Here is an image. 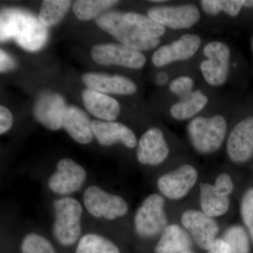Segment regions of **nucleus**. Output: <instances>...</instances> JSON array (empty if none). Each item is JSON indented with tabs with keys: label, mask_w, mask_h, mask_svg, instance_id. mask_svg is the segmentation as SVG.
Instances as JSON below:
<instances>
[{
	"label": "nucleus",
	"mask_w": 253,
	"mask_h": 253,
	"mask_svg": "<svg viewBox=\"0 0 253 253\" xmlns=\"http://www.w3.org/2000/svg\"><path fill=\"white\" fill-rule=\"evenodd\" d=\"M9 38L23 49L36 51L46 42L47 31L38 18L27 11L6 9L1 14V42Z\"/></svg>",
	"instance_id": "1"
},
{
	"label": "nucleus",
	"mask_w": 253,
	"mask_h": 253,
	"mask_svg": "<svg viewBox=\"0 0 253 253\" xmlns=\"http://www.w3.org/2000/svg\"><path fill=\"white\" fill-rule=\"evenodd\" d=\"M54 219L53 236L60 245L70 247L82 237L83 208L79 201L71 196H61L53 202Z\"/></svg>",
	"instance_id": "2"
},
{
	"label": "nucleus",
	"mask_w": 253,
	"mask_h": 253,
	"mask_svg": "<svg viewBox=\"0 0 253 253\" xmlns=\"http://www.w3.org/2000/svg\"><path fill=\"white\" fill-rule=\"evenodd\" d=\"M227 131V123L221 115L212 117L197 116L187 126L190 142L201 154H210L218 151L224 142Z\"/></svg>",
	"instance_id": "3"
},
{
	"label": "nucleus",
	"mask_w": 253,
	"mask_h": 253,
	"mask_svg": "<svg viewBox=\"0 0 253 253\" xmlns=\"http://www.w3.org/2000/svg\"><path fill=\"white\" fill-rule=\"evenodd\" d=\"M96 22L101 29L114 37L121 44L131 49L148 51L157 47L161 43L160 39L144 36L125 19L121 12L107 13L98 18Z\"/></svg>",
	"instance_id": "4"
},
{
	"label": "nucleus",
	"mask_w": 253,
	"mask_h": 253,
	"mask_svg": "<svg viewBox=\"0 0 253 253\" xmlns=\"http://www.w3.org/2000/svg\"><path fill=\"white\" fill-rule=\"evenodd\" d=\"M83 205L93 217L108 221L124 217L129 211L127 203L123 198L96 185L88 186L84 191Z\"/></svg>",
	"instance_id": "5"
},
{
	"label": "nucleus",
	"mask_w": 253,
	"mask_h": 253,
	"mask_svg": "<svg viewBox=\"0 0 253 253\" xmlns=\"http://www.w3.org/2000/svg\"><path fill=\"white\" fill-rule=\"evenodd\" d=\"M165 200L159 194L149 195L138 208L134 218L136 234L143 239H151L163 232L168 226L165 212Z\"/></svg>",
	"instance_id": "6"
},
{
	"label": "nucleus",
	"mask_w": 253,
	"mask_h": 253,
	"mask_svg": "<svg viewBox=\"0 0 253 253\" xmlns=\"http://www.w3.org/2000/svg\"><path fill=\"white\" fill-rule=\"evenodd\" d=\"M207 59L200 64L203 77L209 85L219 86L227 81L230 66V49L220 41L208 42L204 48Z\"/></svg>",
	"instance_id": "7"
},
{
	"label": "nucleus",
	"mask_w": 253,
	"mask_h": 253,
	"mask_svg": "<svg viewBox=\"0 0 253 253\" xmlns=\"http://www.w3.org/2000/svg\"><path fill=\"white\" fill-rule=\"evenodd\" d=\"M87 173L83 166L71 158L58 161L56 169L49 176L48 187L51 192L61 196H69L81 190Z\"/></svg>",
	"instance_id": "8"
},
{
	"label": "nucleus",
	"mask_w": 253,
	"mask_h": 253,
	"mask_svg": "<svg viewBox=\"0 0 253 253\" xmlns=\"http://www.w3.org/2000/svg\"><path fill=\"white\" fill-rule=\"evenodd\" d=\"M91 56L99 65H116L131 69H141L146 63V56L141 51L123 44H102L93 46Z\"/></svg>",
	"instance_id": "9"
},
{
	"label": "nucleus",
	"mask_w": 253,
	"mask_h": 253,
	"mask_svg": "<svg viewBox=\"0 0 253 253\" xmlns=\"http://www.w3.org/2000/svg\"><path fill=\"white\" fill-rule=\"evenodd\" d=\"M148 16L163 27L183 30L199 22L201 13L196 4H184L152 7L148 11Z\"/></svg>",
	"instance_id": "10"
},
{
	"label": "nucleus",
	"mask_w": 253,
	"mask_h": 253,
	"mask_svg": "<svg viewBox=\"0 0 253 253\" xmlns=\"http://www.w3.org/2000/svg\"><path fill=\"white\" fill-rule=\"evenodd\" d=\"M182 225L201 249L208 251L217 241L219 226L212 217L203 211L189 210L181 217Z\"/></svg>",
	"instance_id": "11"
},
{
	"label": "nucleus",
	"mask_w": 253,
	"mask_h": 253,
	"mask_svg": "<svg viewBox=\"0 0 253 253\" xmlns=\"http://www.w3.org/2000/svg\"><path fill=\"white\" fill-rule=\"evenodd\" d=\"M201 42L198 35H183L179 39L158 48L153 54V64L162 68L176 61L189 60L199 51Z\"/></svg>",
	"instance_id": "12"
},
{
	"label": "nucleus",
	"mask_w": 253,
	"mask_h": 253,
	"mask_svg": "<svg viewBox=\"0 0 253 253\" xmlns=\"http://www.w3.org/2000/svg\"><path fill=\"white\" fill-rule=\"evenodd\" d=\"M198 179V172L191 165H184L172 172L160 176L157 186L168 199L179 200L185 197Z\"/></svg>",
	"instance_id": "13"
},
{
	"label": "nucleus",
	"mask_w": 253,
	"mask_h": 253,
	"mask_svg": "<svg viewBox=\"0 0 253 253\" xmlns=\"http://www.w3.org/2000/svg\"><path fill=\"white\" fill-rule=\"evenodd\" d=\"M169 146L163 131L158 127L147 129L139 139L136 158L144 166H157L167 159Z\"/></svg>",
	"instance_id": "14"
},
{
	"label": "nucleus",
	"mask_w": 253,
	"mask_h": 253,
	"mask_svg": "<svg viewBox=\"0 0 253 253\" xmlns=\"http://www.w3.org/2000/svg\"><path fill=\"white\" fill-rule=\"evenodd\" d=\"M229 159L235 163L247 162L253 156V117L245 118L234 126L226 142Z\"/></svg>",
	"instance_id": "15"
},
{
	"label": "nucleus",
	"mask_w": 253,
	"mask_h": 253,
	"mask_svg": "<svg viewBox=\"0 0 253 253\" xmlns=\"http://www.w3.org/2000/svg\"><path fill=\"white\" fill-rule=\"evenodd\" d=\"M92 129L96 140L102 146L121 144L129 149H134L138 144L134 131L121 123L94 120Z\"/></svg>",
	"instance_id": "16"
},
{
	"label": "nucleus",
	"mask_w": 253,
	"mask_h": 253,
	"mask_svg": "<svg viewBox=\"0 0 253 253\" xmlns=\"http://www.w3.org/2000/svg\"><path fill=\"white\" fill-rule=\"evenodd\" d=\"M67 106L62 96L48 93L42 96L35 105V118L38 123L51 131L63 127V116Z\"/></svg>",
	"instance_id": "17"
},
{
	"label": "nucleus",
	"mask_w": 253,
	"mask_h": 253,
	"mask_svg": "<svg viewBox=\"0 0 253 253\" xmlns=\"http://www.w3.org/2000/svg\"><path fill=\"white\" fill-rule=\"evenodd\" d=\"M82 80L88 89L105 94L131 95L137 90L134 82L122 76L87 73L82 76Z\"/></svg>",
	"instance_id": "18"
},
{
	"label": "nucleus",
	"mask_w": 253,
	"mask_h": 253,
	"mask_svg": "<svg viewBox=\"0 0 253 253\" xmlns=\"http://www.w3.org/2000/svg\"><path fill=\"white\" fill-rule=\"evenodd\" d=\"M63 128L78 144H88L92 141V121L79 108L68 106L63 116Z\"/></svg>",
	"instance_id": "19"
},
{
	"label": "nucleus",
	"mask_w": 253,
	"mask_h": 253,
	"mask_svg": "<svg viewBox=\"0 0 253 253\" xmlns=\"http://www.w3.org/2000/svg\"><path fill=\"white\" fill-rule=\"evenodd\" d=\"M82 98L88 112L100 121H114L119 116V103L108 95L86 88L82 92Z\"/></svg>",
	"instance_id": "20"
},
{
	"label": "nucleus",
	"mask_w": 253,
	"mask_h": 253,
	"mask_svg": "<svg viewBox=\"0 0 253 253\" xmlns=\"http://www.w3.org/2000/svg\"><path fill=\"white\" fill-rule=\"evenodd\" d=\"M200 204L203 212L211 217H220L229 209V195L226 194L214 184H200Z\"/></svg>",
	"instance_id": "21"
},
{
	"label": "nucleus",
	"mask_w": 253,
	"mask_h": 253,
	"mask_svg": "<svg viewBox=\"0 0 253 253\" xmlns=\"http://www.w3.org/2000/svg\"><path fill=\"white\" fill-rule=\"evenodd\" d=\"M192 246L191 237L176 224L166 226L155 248L156 253H184Z\"/></svg>",
	"instance_id": "22"
},
{
	"label": "nucleus",
	"mask_w": 253,
	"mask_h": 253,
	"mask_svg": "<svg viewBox=\"0 0 253 253\" xmlns=\"http://www.w3.org/2000/svg\"><path fill=\"white\" fill-rule=\"evenodd\" d=\"M208 97L203 91H193L171 106L170 114L176 121L194 118L207 106Z\"/></svg>",
	"instance_id": "23"
},
{
	"label": "nucleus",
	"mask_w": 253,
	"mask_h": 253,
	"mask_svg": "<svg viewBox=\"0 0 253 253\" xmlns=\"http://www.w3.org/2000/svg\"><path fill=\"white\" fill-rule=\"evenodd\" d=\"M76 253H121L117 245L106 236L95 233L82 236Z\"/></svg>",
	"instance_id": "24"
},
{
	"label": "nucleus",
	"mask_w": 253,
	"mask_h": 253,
	"mask_svg": "<svg viewBox=\"0 0 253 253\" xmlns=\"http://www.w3.org/2000/svg\"><path fill=\"white\" fill-rule=\"evenodd\" d=\"M71 5V1L68 0H44L38 19L45 28L56 26L64 17Z\"/></svg>",
	"instance_id": "25"
},
{
	"label": "nucleus",
	"mask_w": 253,
	"mask_h": 253,
	"mask_svg": "<svg viewBox=\"0 0 253 253\" xmlns=\"http://www.w3.org/2000/svg\"><path fill=\"white\" fill-rule=\"evenodd\" d=\"M118 2L116 0H78L73 4V11L78 19L89 21Z\"/></svg>",
	"instance_id": "26"
},
{
	"label": "nucleus",
	"mask_w": 253,
	"mask_h": 253,
	"mask_svg": "<svg viewBox=\"0 0 253 253\" xmlns=\"http://www.w3.org/2000/svg\"><path fill=\"white\" fill-rule=\"evenodd\" d=\"M123 17L148 38L159 39L166 33V28L155 21L149 16L139 13H123Z\"/></svg>",
	"instance_id": "27"
},
{
	"label": "nucleus",
	"mask_w": 253,
	"mask_h": 253,
	"mask_svg": "<svg viewBox=\"0 0 253 253\" xmlns=\"http://www.w3.org/2000/svg\"><path fill=\"white\" fill-rule=\"evenodd\" d=\"M222 239L229 245L231 253H250L249 236L242 226L228 228Z\"/></svg>",
	"instance_id": "28"
},
{
	"label": "nucleus",
	"mask_w": 253,
	"mask_h": 253,
	"mask_svg": "<svg viewBox=\"0 0 253 253\" xmlns=\"http://www.w3.org/2000/svg\"><path fill=\"white\" fill-rule=\"evenodd\" d=\"M20 249L21 253H57L49 240L34 232L23 237Z\"/></svg>",
	"instance_id": "29"
},
{
	"label": "nucleus",
	"mask_w": 253,
	"mask_h": 253,
	"mask_svg": "<svg viewBox=\"0 0 253 253\" xmlns=\"http://www.w3.org/2000/svg\"><path fill=\"white\" fill-rule=\"evenodd\" d=\"M241 214L253 241V188L245 193L241 200Z\"/></svg>",
	"instance_id": "30"
},
{
	"label": "nucleus",
	"mask_w": 253,
	"mask_h": 253,
	"mask_svg": "<svg viewBox=\"0 0 253 253\" xmlns=\"http://www.w3.org/2000/svg\"><path fill=\"white\" fill-rule=\"evenodd\" d=\"M194 81L187 76H181L175 78L169 84V90L180 99L192 92Z\"/></svg>",
	"instance_id": "31"
},
{
	"label": "nucleus",
	"mask_w": 253,
	"mask_h": 253,
	"mask_svg": "<svg viewBox=\"0 0 253 253\" xmlns=\"http://www.w3.org/2000/svg\"><path fill=\"white\" fill-rule=\"evenodd\" d=\"M219 12L223 11L229 16L235 17L239 14L243 6V0H217Z\"/></svg>",
	"instance_id": "32"
},
{
	"label": "nucleus",
	"mask_w": 253,
	"mask_h": 253,
	"mask_svg": "<svg viewBox=\"0 0 253 253\" xmlns=\"http://www.w3.org/2000/svg\"><path fill=\"white\" fill-rule=\"evenodd\" d=\"M13 126V115L7 108L0 106V134H5Z\"/></svg>",
	"instance_id": "33"
},
{
	"label": "nucleus",
	"mask_w": 253,
	"mask_h": 253,
	"mask_svg": "<svg viewBox=\"0 0 253 253\" xmlns=\"http://www.w3.org/2000/svg\"><path fill=\"white\" fill-rule=\"evenodd\" d=\"M214 185L229 196H230L234 190V183L231 176L225 172L221 173L217 176Z\"/></svg>",
	"instance_id": "34"
},
{
	"label": "nucleus",
	"mask_w": 253,
	"mask_h": 253,
	"mask_svg": "<svg viewBox=\"0 0 253 253\" xmlns=\"http://www.w3.org/2000/svg\"><path fill=\"white\" fill-rule=\"evenodd\" d=\"M201 7L206 14L211 16L219 14L217 0H203L201 1Z\"/></svg>",
	"instance_id": "35"
},
{
	"label": "nucleus",
	"mask_w": 253,
	"mask_h": 253,
	"mask_svg": "<svg viewBox=\"0 0 253 253\" xmlns=\"http://www.w3.org/2000/svg\"><path fill=\"white\" fill-rule=\"evenodd\" d=\"M0 56H1V68H0V71H1V73L5 72V71H9L10 69H13L15 66V62L14 59H11V57L5 52L4 51H3L2 49H1L0 51Z\"/></svg>",
	"instance_id": "36"
},
{
	"label": "nucleus",
	"mask_w": 253,
	"mask_h": 253,
	"mask_svg": "<svg viewBox=\"0 0 253 253\" xmlns=\"http://www.w3.org/2000/svg\"><path fill=\"white\" fill-rule=\"evenodd\" d=\"M208 253H231L229 245L223 239H217Z\"/></svg>",
	"instance_id": "37"
},
{
	"label": "nucleus",
	"mask_w": 253,
	"mask_h": 253,
	"mask_svg": "<svg viewBox=\"0 0 253 253\" xmlns=\"http://www.w3.org/2000/svg\"><path fill=\"white\" fill-rule=\"evenodd\" d=\"M243 1H244V6L253 9V0H243Z\"/></svg>",
	"instance_id": "38"
},
{
	"label": "nucleus",
	"mask_w": 253,
	"mask_h": 253,
	"mask_svg": "<svg viewBox=\"0 0 253 253\" xmlns=\"http://www.w3.org/2000/svg\"><path fill=\"white\" fill-rule=\"evenodd\" d=\"M151 1V2H155V3H157V2H166V0H153V1Z\"/></svg>",
	"instance_id": "39"
},
{
	"label": "nucleus",
	"mask_w": 253,
	"mask_h": 253,
	"mask_svg": "<svg viewBox=\"0 0 253 253\" xmlns=\"http://www.w3.org/2000/svg\"><path fill=\"white\" fill-rule=\"evenodd\" d=\"M252 48H253V41H252Z\"/></svg>",
	"instance_id": "40"
},
{
	"label": "nucleus",
	"mask_w": 253,
	"mask_h": 253,
	"mask_svg": "<svg viewBox=\"0 0 253 253\" xmlns=\"http://www.w3.org/2000/svg\"><path fill=\"white\" fill-rule=\"evenodd\" d=\"M188 253V252H186V253Z\"/></svg>",
	"instance_id": "41"
}]
</instances>
